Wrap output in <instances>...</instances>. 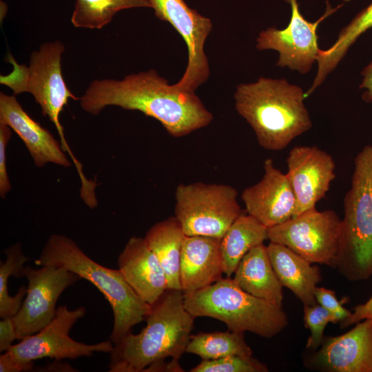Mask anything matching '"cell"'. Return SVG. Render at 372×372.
Returning a JSON list of instances; mask_svg holds the SVG:
<instances>
[{
    "mask_svg": "<svg viewBox=\"0 0 372 372\" xmlns=\"http://www.w3.org/2000/svg\"><path fill=\"white\" fill-rule=\"evenodd\" d=\"M151 3L156 17L169 22L183 38L188 49L185 71L173 86L183 92L194 93L209 76L204 45L212 30V23L189 8L184 0H151Z\"/></svg>",
    "mask_w": 372,
    "mask_h": 372,
    "instance_id": "obj_12",
    "label": "cell"
},
{
    "mask_svg": "<svg viewBox=\"0 0 372 372\" xmlns=\"http://www.w3.org/2000/svg\"><path fill=\"white\" fill-rule=\"evenodd\" d=\"M152 8L151 0H76L71 22L76 28L101 29L120 10Z\"/></svg>",
    "mask_w": 372,
    "mask_h": 372,
    "instance_id": "obj_26",
    "label": "cell"
},
{
    "mask_svg": "<svg viewBox=\"0 0 372 372\" xmlns=\"http://www.w3.org/2000/svg\"><path fill=\"white\" fill-rule=\"evenodd\" d=\"M268 239V228L247 214H240L220 240L224 273L230 276L242 258L253 248Z\"/></svg>",
    "mask_w": 372,
    "mask_h": 372,
    "instance_id": "obj_23",
    "label": "cell"
},
{
    "mask_svg": "<svg viewBox=\"0 0 372 372\" xmlns=\"http://www.w3.org/2000/svg\"><path fill=\"white\" fill-rule=\"evenodd\" d=\"M220 238L203 236H185L180 267L183 293L204 289L223 277V260Z\"/></svg>",
    "mask_w": 372,
    "mask_h": 372,
    "instance_id": "obj_19",
    "label": "cell"
},
{
    "mask_svg": "<svg viewBox=\"0 0 372 372\" xmlns=\"http://www.w3.org/2000/svg\"><path fill=\"white\" fill-rule=\"evenodd\" d=\"M81 307L70 310L66 305L57 307L55 317L45 327L33 335L27 336L6 351L14 359L34 362L45 358L61 360L91 357L94 353H110L114 348L111 340L87 344L70 338L72 327L85 315Z\"/></svg>",
    "mask_w": 372,
    "mask_h": 372,
    "instance_id": "obj_10",
    "label": "cell"
},
{
    "mask_svg": "<svg viewBox=\"0 0 372 372\" xmlns=\"http://www.w3.org/2000/svg\"><path fill=\"white\" fill-rule=\"evenodd\" d=\"M314 295L318 304L329 311L334 316L336 323L348 318L351 312L342 307L336 298L334 291L316 287Z\"/></svg>",
    "mask_w": 372,
    "mask_h": 372,
    "instance_id": "obj_30",
    "label": "cell"
},
{
    "mask_svg": "<svg viewBox=\"0 0 372 372\" xmlns=\"http://www.w3.org/2000/svg\"><path fill=\"white\" fill-rule=\"evenodd\" d=\"M305 97L298 85L265 77L238 85L234 94L236 111L252 127L258 144L271 151L285 149L311 128Z\"/></svg>",
    "mask_w": 372,
    "mask_h": 372,
    "instance_id": "obj_2",
    "label": "cell"
},
{
    "mask_svg": "<svg viewBox=\"0 0 372 372\" xmlns=\"http://www.w3.org/2000/svg\"><path fill=\"white\" fill-rule=\"evenodd\" d=\"M45 371H76L75 369L66 363L63 364L59 362V360H56L52 364L48 365L42 369ZM41 370V371H43Z\"/></svg>",
    "mask_w": 372,
    "mask_h": 372,
    "instance_id": "obj_36",
    "label": "cell"
},
{
    "mask_svg": "<svg viewBox=\"0 0 372 372\" xmlns=\"http://www.w3.org/2000/svg\"><path fill=\"white\" fill-rule=\"evenodd\" d=\"M118 267L134 291L151 306L168 289L163 268L145 238L128 240L118 256Z\"/></svg>",
    "mask_w": 372,
    "mask_h": 372,
    "instance_id": "obj_18",
    "label": "cell"
},
{
    "mask_svg": "<svg viewBox=\"0 0 372 372\" xmlns=\"http://www.w3.org/2000/svg\"><path fill=\"white\" fill-rule=\"evenodd\" d=\"M79 101L81 108L92 115L111 105L140 111L158 121L174 137L188 135L213 120L195 93L175 88L153 69L121 80H94Z\"/></svg>",
    "mask_w": 372,
    "mask_h": 372,
    "instance_id": "obj_1",
    "label": "cell"
},
{
    "mask_svg": "<svg viewBox=\"0 0 372 372\" xmlns=\"http://www.w3.org/2000/svg\"><path fill=\"white\" fill-rule=\"evenodd\" d=\"M184 304L196 318L218 320L232 331H249L271 338L288 325L282 307L249 293L229 277L200 290L184 293Z\"/></svg>",
    "mask_w": 372,
    "mask_h": 372,
    "instance_id": "obj_5",
    "label": "cell"
},
{
    "mask_svg": "<svg viewBox=\"0 0 372 372\" xmlns=\"http://www.w3.org/2000/svg\"><path fill=\"white\" fill-rule=\"evenodd\" d=\"M372 28V3L359 12L340 32L337 40L329 48L320 50L317 59L318 70L309 95L325 80L344 58L350 47L366 30Z\"/></svg>",
    "mask_w": 372,
    "mask_h": 372,
    "instance_id": "obj_24",
    "label": "cell"
},
{
    "mask_svg": "<svg viewBox=\"0 0 372 372\" xmlns=\"http://www.w3.org/2000/svg\"><path fill=\"white\" fill-rule=\"evenodd\" d=\"M286 174L293 190L296 205L293 217L316 208L335 178V163L331 154L316 145L296 146L287 158Z\"/></svg>",
    "mask_w": 372,
    "mask_h": 372,
    "instance_id": "obj_14",
    "label": "cell"
},
{
    "mask_svg": "<svg viewBox=\"0 0 372 372\" xmlns=\"http://www.w3.org/2000/svg\"><path fill=\"white\" fill-rule=\"evenodd\" d=\"M65 50L59 41L43 43L39 50L32 52L29 66L19 64L11 54L6 61L12 65L10 73L0 76V83L10 87L17 95L30 93L40 105L43 116L55 126L63 150L69 154L76 167L80 180L87 177L81 163L72 152L60 122V114L69 99L79 100L68 87L61 70V55Z\"/></svg>",
    "mask_w": 372,
    "mask_h": 372,
    "instance_id": "obj_7",
    "label": "cell"
},
{
    "mask_svg": "<svg viewBox=\"0 0 372 372\" xmlns=\"http://www.w3.org/2000/svg\"><path fill=\"white\" fill-rule=\"evenodd\" d=\"M196 317L185 307L182 290L167 289L153 305L146 326L114 345L110 372H141L167 358L178 361L185 350Z\"/></svg>",
    "mask_w": 372,
    "mask_h": 372,
    "instance_id": "obj_3",
    "label": "cell"
},
{
    "mask_svg": "<svg viewBox=\"0 0 372 372\" xmlns=\"http://www.w3.org/2000/svg\"><path fill=\"white\" fill-rule=\"evenodd\" d=\"M17 339V333L12 318L1 319L0 321V352L8 351Z\"/></svg>",
    "mask_w": 372,
    "mask_h": 372,
    "instance_id": "obj_33",
    "label": "cell"
},
{
    "mask_svg": "<svg viewBox=\"0 0 372 372\" xmlns=\"http://www.w3.org/2000/svg\"><path fill=\"white\" fill-rule=\"evenodd\" d=\"M304 321L305 327L311 331L306 347L312 350H316L321 346L327 324H336L333 315L319 304L304 306Z\"/></svg>",
    "mask_w": 372,
    "mask_h": 372,
    "instance_id": "obj_29",
    "label": "cell"
},
{
    "mask_svg": "<svg viewBox=\"0 0 372 372\" xmlns=\"http://www.w3.org/2000/svg\"><path fill=\"white\" fill-rule=\"evenodd\" d=\"M233 280L249 293L282 307V285L273 270L264 244L251 249L242 258Z\"/></svg>",
    "mask_w": 372,
    "mask_h": 372,
    "instance_id": "obj_21",
    "label": "cell"
},
{
    "mask_svg": "<svg viewBox=\"0 0 372 372\" xmlns=\"http://www.w3.org/2000/svg\"><path fill=\"white\" fill-rule=\"evenodd\" d=\"M27 293L17 313L12 318L17 339L33 335L55 317L56 302L61 293L81 279L61 266L43 265L39 269L24 268Z\"/></svg>",
    "mask_w": 372,
    "mask_h": 372,
    "instance_id": "obj_11",
    "label": "cell"
},
{
    "mask_svg": "<svg viewBox=\"0 0 372 372\" xmlns=\"http://www.w3.org/2000/svg\"><path fill=\"white\" fill-rule=\"evenodd\" d=\"M263 167L262 178L245 189L241 198L247 214L270 228L293 218L296 201L287 174L276 168L271 158L265 161Z\"/></svg>",
    "mask_w": 372,
    "mask_h": 372,
    "instance_id": "obj_16",
    "label": "cell"
},
{
    "mask_svg": "<svg viewBox=\"0 0 372 372\" xmlns=\"http://www.w3.org/2000/svg\"><path fill=\"white\" fill-rule=\"evenodd\" d=\"M12 130L0 123V196L4 198L11 189L6 166V147L12 136Z\"/></svg>",
    "mask_w": 372,
    "mask_h": 372,
    "instance_id": "obj_31",
    "label": "cell"
},
{
    "mask_svg": "<svg viewBox=\"0 0 372 372\" xmlns=\"http://www.w3.org/2000/svg\"><path fill=\"white\" fill-rule=\"evenodd\" d=\"M367 318L372 319V296L366 302L355 307L351 316L340 322V327L345 328Z\"/></svg>",
    "mask_w": 372,
    "mask_h": 372,
    "instance_id": "obj_34",
    "label": "cell"
},
{
    "mask_svg": "<svg viewBox=\"0 0 372 372\" xmlns=\"http://www.w3.org/2000/svg\"><path fill=\"white\" fill-rule=\"evenodd\" d=\"M235 188L224 184H180L175 192V217L186 236L221 239L242 214Z\"/></svg>",
    "mask_w": 372,
    "mask_h": 372,
    "instance_id": "obj_8",
    "label": "cell"
},
{
    "mask_svg": "<svg viewBox=\"0 0 372 372\" xmlns=\"http://www.w3.org/2000/svg\"><path fill=\"white\" fill-rule=\"evenodd\" d=\"M35 264L61 266L90 282L110 303L114 317L110 340L119 342L145 320L152 306L143 300L119 269L105 267L86 255L70 238L54 234L47 240Z\"/></svg>",
    "mask_w": 372,
    "mask_h": 372,
    "instance_id": "obj_4",
    "label": "cell"
},
{
    "mask_svg": "<svg viewBox=\"0 0 372 372\" xmlns=\"http://www.w3.org/2000/svg\"><path fill=\"white\" fill-rule=\"evenodd\" d=\"M34 369V362H23L13 358L8 351L0 355V372L31 371Z\"/></svg>",
    "mask_w": 372,
    "mask_h": 372,
    "instance_id": "obj_32",
    "label": "cell"
},
{
    "mask_svg": "<svg viewBox=\"0 0 372 372\" xmlns=\"http://www.w3.org/2000/svg\"><path fill=\"white\" fill-rule=\"evenodd\" d=\"M0 123L7 125L18 135L37 167L53 163L68 167L73 163L61 142L32 118L14 96L0 93Z\"/></svg>",
    "mask_w": 372,
    "mask_h": 372,
    "instance_id": "obj_17",
    "label": "cell"
},
{
    "mask_svg": "<svg viewBox=\"0 0 372 372\" xmlns=\"http://www.w3.org/2000/svg\"><path fill=\"white\" fill-rule=\"evenodd\" d=\"M291 5V15L287 28L278 30L269 28L261 31L256 39L259 50H274L279 53L276 65L287 67L302 74L308 73L317 59L320 49L318 45L317 28L333 13L328 3L324 14L315 22L307 21L299 10L298 0H285Z\"/></svg>",
    "mask_w": 372,
    "mask_h": 372,
    "instance_id": "obj_13",
    "label": "cell"
},
{
    "mask_svg": "<svg viewBox=\"0 0 372 372\" xmlns=\"http://www.w3.org/2000/svg\"><path fill=\"white\" fill-rule=\"evenodd\" d=\"M342 234V220L333 210H308L268 228V239L282 245L311 264L336 268Z\"/></svg>",
    "mask_w": 372,
    "mask_h": 372,
    "instance_id": "obj_9",
    "label": "cell"
},
{
    "mask_svg": "<svg viewBox=\"0 0 372 372\" xmlns=\"http://www.w3.org/2000/svg\"><path fill=\"white\" fill-rule=\"evenodd\" d=\"M185 352L197 355L202 360H216L233 355L252 356L244 332L230 330L191 335Z\"/></svg>",
    "mask_w": 372,
    "mask_h": 372,
    "instance_id": "obj_25",
    "label": "cell"
},
{
    "mask_svg": "<svg viewBox=\"0 0 372 372\" xmlns=\"http://www.w3.org/2000/svg\"><path fill=\"white\" fill-rule=\"evenodd\" d=\"M336 268L349 281L372 276V144L354 159L351 187L344 198Z\"/></svg>",
    "mask_w": 372,
    "mask_h": 372,
    "instance_id": "obj_6",
    "label": "cell"
},
{
    "mask_svg": "<svg viewBox=\"0 0 372 372\" xmlns=\"http://www.w3.org/2000/svg\"><path fill=\"white\" fill-rule=\"evenodd\" d=\"M267 366L252 356L229 355L216 360H203L191 372H267Z\"/></svg>",
    "mask_w": 372,
    "mask_h": 372,
    "instance_id": "obj_28",
    "label": "cell"
},
{
    "mask_svg": "<svg viewBox=\"0 0 372 372\" xmlns=\"http://www.w3.org/2000/svg\"><path fill=\"white\" fill-rule=\"evenodd\" d=\"M267 249L282 287L290 289L304 306L318 304L314 291L322 280L318 267L282 245L270 242Z\"/></svg>",
    "mask_w": 372,
    "mask_h": 372,
    "instance_id": "obj_20",
    "label": "cell"
},
{
    "mask_svg": "<svg viewBox=\"0 0 372 372\" xmlns=\"http://www.w3.org/2000/svg\"><path fill=\"white\" fill-rule=\"evenodd\" d=\"M6 260L0 263V317L1 319L12 318L20 309L27 287H19L14 296L8 293V279L10 276H24V264L28 258L23 254L21 245L15 243L4 251Z\"/></svg>",
    "mask_w": 372,
    "mask_h": 372,
    "instance_id": "obj_27",
    "label": "cell"
},
{
    "mask_svg": "<svg viewBox=\"0 0 372 372\" xmlns=\"http://www.w3.org/2000/svg\"><path fill=\"white\" fill-rule=\"evenodd\" d=\"M363 320L344 334L324 338L307 366L328 372H372V319Z\"/></svg>",
    "mask_w": 372,
    "mask_h": 372,
    "instance_id": "obj_15",
    "label": "cell"
},
{
    "mask_svg": "<svg viewBox=\"0 0 372 372\" xmlns=\"http://www.w3.org/2000/svg\"><path fill=\"white\" fill-rule=\"evenodd\" d=\"M185 236L177 218L171 216L152 226L144 237L163 268L168 289L181 290L180 267Z\"/></svg>",
    "mask_w": 372,
    "mask_h": 372,
    "instance_id": "obj_22",
    "label": "cell"
},
{
    "mask_svg": "<svg viewBox=\"0 0 372 372\" xmlns=\"http://www.w3.org/2000/svg\"><path fill=\"white\" fill-rule=\"evenodd\" d=\"M362 76L360 89L364 90L362 99L366 103H372V61L366 65L361 72Z\"/></svg>",
    "mask_w": 372,
    "mask_h": 372,
    "instance_id": "obj_35",
    "label": "cell"
}]
</instances>
